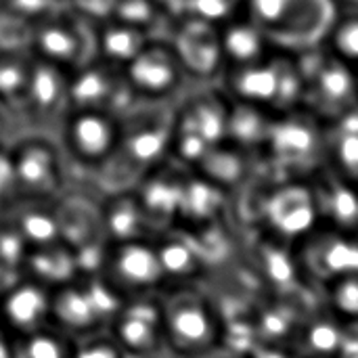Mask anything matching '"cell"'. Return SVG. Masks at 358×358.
I'll list each match as a JSON object with an SVG mask.
<instances>
[{
    "label": "cell",
    "instance_id": "cell-9",
    "mask_svg": "<svg viewBox=\"0 0 358 358\" xmlns=\"http://www.w3.org/2000/svg\"><path fill=\"white\" fill-rule=\"evenodd\" d=\"M73 340L57 327L13 342V358H71Z\"/></svg>",
    "mask_w": 358,
    "mask_h": 358
},
{
    "label": "cell",
    "instance_id": "cell-12",
    "mask_svg": "<svg viewBox=\"0 0 358 358\" xmlns=\"http://www.w3.org/2000/svg\"><path fill=\"white\" fill-rule=\"evenodd\" d=\"M342 6H358V0H338Z\"/></svg>",
    "mask_w": 358,
    "mask_h": 358
},
{
    "label": "cell",
    "instance_id": "cell-8",
    "mask_svg": "<svg viewBox=\"0 0 358 358\" xmlns=\"http://www.w3.org/2000/svg\"><path fill=\"white\" fill-rule=\"evenodd\" d=\"M222 48L224 59L231 61L235 67H245L260 63L268 59L273 52H277L264 34L256 27L254 21L245 19H233L222 25Z\"/></svg>",
    "mask_w": 358,
    "mask_h": 358
},
{
    "label": "cell",
    "instance_id": "cell-6",
    "mask_svg": "<svg viewBox=\"0 0 358 358\" xmlns=\"http://www.w3.org/2000/svg\"><path fill=\"white\" fill-rule=\"evenodd\" d=\"M166 346L172 355L201 352L214 340V323L208 308L193 296H176L164 302Z\"/></svg>",
    "mask_w": 358,
    "mask_h": 358
},
{
    "label": "cell",
    "instance_id": "cell-2",
    "mask_svg": "<svg viewBox=\"0 0 358 358\" xmlns=\"http://www.w3.org/2000/svg\"><path fill=\"white\" fill-rule=\"evenodd\" d=\"M304 78V111L319 122H340L358 109V71L325 46L296 57Z\"/></svg>",
    "mask_w": 358,
    "mask_h": 358
},
{
    "label": "cell",
    "instance_id": "cell-1",
    "mask_svg": "<svg viewBox=\"0 0 358 358\" xmlns=\"http://www.w3.org/2000/svg\"><path fill=\"white\" fill-rule=\"evenodd\" d=\"M340 10L338 0H245V17L277 52L292 57L325 46Z\"/></svg>",
    "mask_w": 358,
    "mask_h": 358
},
{
    "label": "cell",
    "instance_id": "cell-13",
    "mask_svg": "<svg viewBox=\"0 0 358 358\" xmlns=\"http://www.w3.org/2000/svg\"><path fill=\"white\" fill-rule=\"evenodd\" d=\"M159 355H162V352H159ZM159 355H153V357H145V358H159ZM174 357H176V355H172V352L168 350V352H166V357H164V358H174Z\"/></svg>",
    "mask_w": 358,
    "mask_h": 358
},
{
    "label": "cell",
    "instance_id": "cell-5",
    "mask_svg": "<svg viewBox=\"0 0 358 358\" xmlns=\"http://www.w3.org/2000/svg\"><path fill=\"white\" fill-rule=\"evenodd\" d=\"M0 323L13 342L52 327V292L27 277L10 283L0 292Z\"/></svg>",
    "mask_w": 358,
    "mask_h": 358
},
{
    "label": "cell",
    "instance_id": "cell-10",
    "mask_svg": "<svg viewBox=\"0 0 358 358\" xmlns=\"http://www.w3.org/2000/svg\"><path fill=\"white\" fill-rule=\"evenodd\" d=\"M325 48L338 59L358 67V6H342Z\"/></svg>",
    "mask_w": 358,
    "mask_h": 358
},
{
    "label": "cell",
    "instance_id": "cell-3",
    "mask_svg": "<svg viewBox=\"0 0 358 358\" xmlns=\"http://www.w3.org/2000/svg\"><path fill=\"white\" fill-rule=\"evenodd\" d=\"M109 334L128 358H145L168 350L164 300L153 296L130 298L115 315Z\"/></svg>",
    "mask_w": 358,
    "mask_h": 358
},
{
    "label": "cell",
    "instance_id": "cell-7",
    "mask_svg": "<svg viewBox=\"0 0 358 358\" xmlns=\"http://www.w3.org/2000/svg\"><path fill=\"white\" fill-rule=\"evenodd\" d=\"M115 143L113 126L103 115L84 113L80 120L69 124L67 147L73 162L80 164H99L105 162Z\"/></svg>",
    "mask_w": 358,
    "mask_h": 358
},
{
    "label": "cell",
    "instance_id": "cell-11",
    "mask_svg": "<svg viewBox=\"0 0 358 358\" xmlns=\"http://www.w3.org/2000/svg\"><path fill=\"white\" fill-rule=\"evenodd\" d=\"M71 358H128L113 340L111 334H94L82 340H73Z\"/></svg>",
    "mask_w": 358,
    "mask_h": 358
},
{
    "label": "cell",
    "instance_id": "cell-4",
    "mask_svg": "<svg viewBox=\"0 0 358 358\" xmlns=\"http://www.w3.org/2000/svg\"><path fill=\"white\" fill-rule=\"evenodd\" d=\"M103 268L109 271V277L103 279L124 300L151 296L164 275L157 245H149L145 241L115 243V248L107 254Z\"/></svg>",
    "mask_w": 358,
    "mask_h": 358
}]
</instances>
